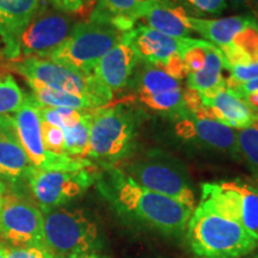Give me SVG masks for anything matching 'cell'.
<instances>
[{
    "instance_id": "obj_27",
    "label": "cell",
    "mask_w": 258,
    "mask_h": 258,
    "mask_svg": "<svg viewBox=\"0 0 258 258\" xmlns=\"http://www.w3.org/2000/svg\"><path fill=\"white\" fill-rule=\"evenodd\" d=\"M27 95L8 70L0 69V116L16 114L24 104Z\"/></svg>"
},
{
    "instance_id": "obj_28",
    "label": "cell",
    "mask_w": 258,
    "mask_h": 258,
    "mask_svg": "<svg viewBox=\"0 0 258 258\" xmlns=\"http://www.w3.org/2000/svg\"><path fill=\"white\" fill-rule=\"evenodd\" d=\"M237 144L239 159L249 167L258 182V122L250 127L237 131Z\"/></svg>"
},
{
    "instance_id": "obj_8",
    "label": "cell",
    "mask_w": 258,
    "mask_h": 258,
    "mask_svg": "<svg viewBox=\"0 0 258 258\" xmlns=\"http://www.w3.org/2000/svg\"><path fill=\"white\" fill-rule=\"evenodd\" d=\"M96 167L78 170H43L32 167L27 180L34 202L42 212L62 207L95 184Z\"/></svg>"
},
{
    "instance_id": "obj_43",
    "label": "cell",
    "mask_w": 258,
    "mask_h": 258,
    "mask_svg": "<svg viewBox=\"0 0 258 258\" xmlns=\"http://www.w3.org/2000/svg\"><path fill=\"white\" fill-rule=\"evenodd\" d=\"M9 64V61L5 59L4 55L0 53V69H6V66Z\"/></svg>"
},
{
    "instance_id": "obj_5",
    "label": "cell",
    "mask_w": 258,
    "mask_h": 258,
    "mask_svg": "<svg viewBox=\"0 0 258 258\" xmlns=\"http://www.w3.org/2000/svg\"><path fill=\"white\" fill-rule=\"evenodd\" d=\"M123 32L108 22L89 18L74 24L70 36L47 60L93 74L98 61L121 41Z\"/></svg>"
},
{
    "instance_id": "obj_7",
    "label": "cell",
    "mask_w": 258,
    "mask_h": 258,
    "mask_svg": "<svg viewBox=\"0 0 258 258\" xmlns=\"http://www.w3.org/2000/svg\"><path fill=\"white\" fill-rule=\"evenodd\" d=\"M16 72L25 80L37 82L57 91L91 96L106 105L111 102L112 92L105 88L95 74H85L47 59L27 57L10 62L6 69Z\"/></svg>"
},
{
    "instance_id": "obj_48",
    "label": "cell",
    "mask_w": 258,
    "mask_h": 258,
    "mask_svg": "<svg viewBox=\"0 0 258 258\" xmlns=\"http://www.w3.org/2000/svg\"><path fill=\"white\" fill-rule=\"evenodd\" d=\"M91 2H92V0H91ZM96 2H97V0H96Z\"/></svg>"
},
{
    "instance_id": "obj_46",
    "label": "cell",
    "mask_w": 258,
    "mask_h": 258,
    "mask_svg": "<svg viewBox=\"0 0 258 258\" xmlns=\"http://www.w3.org/2000/svg\"><path fill=\"white\" fill-rule=\"evenodd\" d=\"M245 258H258V254H254V256H250V257H245Z\"/></svg>"
},
{
    "instance_id": "obj_10",
    "label": "cell",
    "mask_w": 258,
    "mask_h": 258,
    "mask_svg": "<svg viewBox=\"0 0 258 258\" xmlns=\"http://www.w3.org/2000/svg\"><path fill=\"white\" fill-rule=\"evenodd\" d=\"M43 212L31 200L6 191L0 209V240L9 247L46 246Z\"/></svg>"
},
{
    "instance_id": "obj_31",
    "label": "cell",
    "mask_w": 258,
    "mask_h": 258,
    "mask_svg": "<svg viewBox=\"0 0 258 258\" xmlns=\"http://www.w3.org/2000/svg\"><path fill=\"white\" fill-rule=\"evenodd\" d=\"M41 133L47 151L51 153L64 154V135L62 129L41 121Z\"/></svg>"
},
{
    "instance_id": "obj_30",
    "label": "cell",
    "mask_w": 258,
    "mask_h": 258,
    "mask_svg": "<svg viewBox=\"0 0 258 258\" xmlns=\"http://www.w3.org/2000/svg\"><path fill=\"white\" fill-rule=\"evenodd\" d=\"M232 43L241 48L251 57L252 61H258V22L240 31L232 41Z\"/></svg>"
},
{
    "instance_id": "obj_6",
    "label": "cell",
    "mask_w": 258,
    "mask_h": 258,
    "mask_svg": "<svg viewBox=\"0 0 258 258\" xmlns=\"http://www.w3.org/2000/svg\"><path fill=\"white\" fill-rule=\"evenodd\" d=\"M44 244L57 256L98 252L102 245L97 221L84 209L54 208L43 213Z\"/></svg>"
},
{
    "instance_id": "obj_25",
    "label": "cell",
    "mask_w": 258,
    "mask_h": 258,
    "mask_svg": "<svg viewBox=\"0 0 258 258\" xmlns=\"http://www.w3.org/2000/svg\"><path fill=\"white\" fill-rule=\"evenodd\" d=\"M92 110L84 111L82 121L77 125L62 129L64 135V154L67 156L88 159Z\"/></svg>"
},
{
    "instance_id": "obj_29",
    "label": "cell",
    "mask_w": 258,
    "mask_h": 258,
    "mask_svg": "<svg viewBox=\"0 0 258 258\" xmlns=\"http://www.w3.org/2000/svg\"><path fill=\"white\" fill-rule=\"evenodd\" d=\"M84 111L71 108H51L40 104L38 112H40L41 121L47 122L53 125H56L61 129L72 128L82 121Z\"/></svg>"
},
{
    "instance_id": "obj_49",
    "label": "cell",
    "mask_w": 258,
    "mask_h": 258,
    "mask_svg": "<svg viewBox=\"0 0 258 258\" xmlns=\"http://www.w3.org/2000/svg\"><path fill=\"white\" fill-rule=\"evenodd\" d=\"M257 183H258V182H257Z\"/></svg>"
},
{
    "instance_id": "obj_34",
    "label": "cell",
    "mask_w": 258,
    "mask_h": 258,
    "mask_svg": "<svg viewBox=\"0 0 258 258\" xmlns=\"http://www.w3.org/2000/svg\"><path fill=\"white\" fill-rule=\"evenodd\" d=\"M230 76L238 83L244 84L258 78V61H250L247 63L235 64V66L228 67Z\"/></svg>"
},
{
    "instance_id": "obj_36",
    "label": "cell",
    "mask_w": 258,
    "mask_h": 258,
    "mask_svg": "<svg viewBox=\"0 0 258 258\" xmlns=\"http://www.w3.org/2000/svg\"><path fill=\"white\" fill-rule=\"evenodd\" d=\"M198 11L207 15H220L227 8V0H186Z\"/></svg>"
},
{
    "instance_id": "obj_17",
    "label": "cell",
    "mask_w": 258,
    "mask_h": 258,
    "mask_svg": "<svg viewBox=\"0 0 258 258\" xmlns=\"http://www.w3.org/2000/svg\"><path fill=\"white\" fill-rule=\"evenodd\" d=\"M34 167L27 152L22 146L16 131L14 117L0 116V179L6 183L25 180Z\"/></svg>"
},
{
    "instance_id": "obj_15",
    "label": "cell",
    "mask_w": 258,
    "mask_h": 258,
    "mask_svg": "<svg viewBox=\"0 0 258 258\" xmlns=\"http://www.w3.org/2000/svg\"><path fill=\"white\" fill-rule=\"evenodd\" d=\"M124 35L140 60L151 63H161L176 54L182 56L198 42L191 37L167 36L144 24L137 25Z\"/></svg>"
},
{
    "instance_id": "obj_19",
    "label": "cell",
    "mask_w": 258,
    "mask_h": 258,
    "mask_svg": "<svg viewBox=\"0 0 258 258\" xmlns=\"http://www.w3.org/2000/svg\"><path fill=\"white\" fill-rule=\"evenodd\" d=\"M185 10L170 0L145 5L139 15V21H144L153 30L172 37H190L192 29Z\"/></svg>"
},
{
    "instance_id": "obj_26",
    "label": "cell",
    "mask_w": 258,
    "mask_h": 258,
    "mask_svg": "<svg viewBox=\"0 0 258 258\" xmlns=\"http://www.w3.org/2000/svg\"><path fill=\"white\" fill-rule=\"evenodd\" d=\"M143 8L144 5L139 4L137 0H97L89 18L110 23L112 18L128 17L138 22Z\"/></svg>"
},
{
    "instance_id": "obj_41",
    "label": "cell",
    "mask_w": 258,
    "mask_h": 258,
    "mask_svg": "<svg viewBox=\"0 0 258 258\" xmlns=\"http://www.w3.org/2000/svg\"><path fill=\"white\" fill-rule=\"evenodd\" d=\"M8 190H9L8 183L0 179V209H2L3 200H4V196H5V194H6V191H8Z\"/></svg>"
},
{
    "instance_id": "obj_40",
    "label": "cell",
    "mask_w": 258,
    "mask_h": 258,
    "mask_svg": "<svg viewBox=\"0 0 258 258\" xmlns=\"http://www.w3.org/2000/svg\"><path fill=\"white\" fill-rule=\"evenodd\" d=\"M234 9H252V0H228Z\"/></svg>"
},
{
    "instance_id": "obj_47",
    "label": "cell",
    "mask_w": 258,
    "mask_h": 258,
    "mask_svg": "<svg viewBox=\"0 0 258 258\" xmlns=\"http://www.w3.org/2000/svg\"><path fill=\"white\" fill-rule=\"evenodd\" d=\"M256 121H257V122H258V115H257V120H256Z\"/></svg>"
},
{
    "instance_id": "obj_20",
    "label": "cell",
    "mask_w": 258,
    "mask_h": 258,
    "mask_svg": "<svg viewBox=\"0 0 258 258\" xmlns=\"http://www.w3.org/2000/svg\"><path fill=\"white\" fill-rule=\"evenodd\" d=\"M188 21L194 32H198L213 44L220 47L231 44L233 38L245 28L252 24L256 18L252 16H232L218 19H206L189 16Z\"/></svg>"
},
{
    "instance_id": "obj_4",
    "label": "cell",
    "mask_w": 258,
    "mask_h": 258,
    "mask_svg": "<svg viewBox=\"0 0 258 258\" xmlns=\"http://www.w3.org/2000/svg\"><path fill=\"white\" fill-rule=\"evenodd\" d=\"M121 170L143 188L195 208V192L186 169L171 154L152 148L129 160Z\"/></svg>"
},
{
    "instance_id": "obj_1",
    "label": "cell",
    "mask_w": 258,
    "mask_h": 258,
    "mask_svg": "<svg viewBox=\"0 0 258 258\" xmlns=\"http://www.w3.org/2000/svg\"><path fill=\"white\" fill-rule=\"evenodd\" d=\"M96 183L103 198L121 218L164 235L184 234L194 209L143 188L117 166L104 167Z\"/></svg>"
},
{
    "instance_id": "obj_3",
    "label": "cell",
    "mask_w": 258,
    "mask_h": 258,
    "mask_svg": "<svg viewBox=\"0 0 258 258\" xmlns=\"http://www.w3.org/2000/svg\"><path fill=\"white\" fill-rule=\"evenodd\" d=\"M139 117L123 104L93 109L88 159L103 167L117 166L137 146Z\"/></svg>"
},
{
    "instance_id": "obj_12",
    "label": "cell",
    "mask_w": 258,
    "mask_h": 258,
    "mask_svg": "<svg viewBox=\"0 0 258 258\" xmlns=\"http://www.w3.org/2000/svg\"><path fill=\"white\" fill-rule=\"evenodd\" d=\"M73 19L46 3L27 25L19 38L21 59H48L59 48L74 27Z\"/></svg>"
},
{
    "instance_id": "obj_38",
    "label": "cell",
    "mask_w": 258,
    "mask_h": 258,
    "mask_svg": "<svg viewBox=\"0 0 258 258\" xmlns=\"http://www.w3.org/2000/svg\"><path fill=\"white\" fill-rule=\"evenodd\" d=\"M240 98L258 115V91L245 93V95L240 97Z\"/></svg>"
},
{
    "instance_id": "obj_33",
    "label": "cell",
    "mask_w": 258,
    "mask_h": 258,
    "mask_svg": "<svg viewBox=\"0 0 258 258\" xmlns=\"http://www.w3.org/2000/svg\"><path fill=\"white\" fill-rule=\"evenodd\" d=\"M6 258H54L46 246L8 247Z\"/></svg>"
},
{
    "instance_id": "obj_45",
    "label": "cell",
    "mask_w": 258,
    "mask_h": 258,
    "mask_svg": "<svg viewBox=\"0 0 258 258\" xmlns=\"http://www.w3.org/2000/svg\"><path fill=\"white\" fill-rule=\"evenodd\" d=\"M252 4H254V6L258 9V0H252Z\"/></svg>"
},
{
    "instance_id": "obj_13",
    "label": "cell",
    "mask_w": 258,
    "mask_h": 258,
    "mask_svg": "<svg viewBox=\"0 0 258 258\" xmlns=\"http://www.w3.org/2000/svg\"><path fill=\"white\" fill-rule=\"evenodd\" d=\"M173 131L183 143L239 159L237 131L220 122L198 120L194 116H185L176 120Z\"/></svg>"
},
{
    "instance_id": "obj_22",
    "label": "cell",
    "mask_w": 258,
    "mask_h": 258,
    "mask_svg": "<svg viewBox=\"0 0 258 258\" xmlns=\"http://www.w3.org/2000/svg\"><path fill=\"white\" fill-rule=\"evenodd\" d=\"M27 83L32 91L31 95L40 104L44 106L71 108L77 109V110H92V109L106 106L104 102L95 98V97L57 91V90L50 89L43 84L32 82V80H27Z\"/></svg>"
},
{
    "instance_id": "obj_44",
    "label": "cell",
    "mask_w": 258,
    "mask_h": 258,
    "mask_svg": "<svg viewBox=\"0 0 258 258\" xmlns=\"http://www.w3.org/2000/svg\"><path fill=\"white\" fill-rule=\"evenodd\" d=\"M6 254H8V247L0 245V258H6Z\"/></svg>"
},
{
    "instance_id": "obj_35",
    "label": "cell",
    "mask_w": 258,
    "mask_h": 258,
    "mask_svg": "<svg viewBox=\"0 0 258 258\" xmlns=\"http://www.w3.org/2000/svg\"><path fill=\"white\" fill-rule=\"evenodd\" d=\"M154 64H157L159 69H161L164 72L169 74L170 77H172V78L178 80V82L183 80L186 76H188V72H186L185 64L183 62L182 56L178 55V54L170 56L169 59L164 61V62L154 63Z\"/></svg>"
},
{
    "instance_id": "obj_42",
    "label": "cell",
    "mask_w": 258,
    "mask_h": 258,
    "mask_svg": "<svg viewBox=\"0 0 258 258\" xmlns=\"http://www.w3.org/2000/svg\"><path fill=\"white\" fill-rule=\"evenodd\" d=\"M140 5H148V4H153V3H158V2H164V0H137Z\"/></svg>"
},
{
    "instance_id": "obj_24",
    "label": "cell",
    "mask_w": 258,
    "mask_h": 258,
    "mask_svg": "<svg viewBox=\"0 0 258 258\" xmlns=\"http://www.w3.org/2000/svg\"><path fill=\"white\" fill-rule=\"evenodd\" d=\"M138 101L153 112L160 114L172 120L191 116L185 109L183 101V89L157 93V95H140Z\"/></svg>"
},
{
    "instance_id": "obj_37",
    "label": "cell",
    "mask_w": 258,
    "mask_h": 258,
    "mask_svg": "<svg viewBox=\"0 0 258 258\" xmlns=\"http://www.w3.org/2000/svg\"><path fill=\"white\" fill-rule=\"evenodd\" d=\"M53 8L66 15H83L86 11V0H49Z\"/></svg>"
},
{
    "instance_id": "obj_18",
    "label": "cell",
    "mask_w": 258,
    "mask_h": 258,
    "mask_svg": "<svg viewBox=\"0 0 258 258\" xmlns=\"http://www.w3.org/2000/svg\"><path fill=\"white\" fill-rule=\"evenodd\" d=\"M202 103L211 109L215 121L230 128L244 129L252 125L257 120V114L226 86L209 93H200Z\"/></svg>"
},
{
    "instance_id": "obj_39",
    "label": "cell",
    "mask_w": 258,
    "mask_h": 258,
    "mask_svg": "<svg viewBox=\"0 0 258 258\" xmlns=\"http://www.w3.org/2000/svg\"><path fill=\"white\" fill-rule=\"evenodd\" d=\"M54 258H106L99 252H86L77 254H67V256H57Z\"/></svg>"
},
{
    "instance_id": "obj_16",
    "label": "cell",
    "mask_w": 258,
    "mask_h": 258,
    "mask_svg": "<svg viewBox=\"0 0 258 258\" xmlns=\"http://www.w3.org/2000/svg\"><path fill=\"white\" fill-rule=\"evenodd\" d=\"M124 34L121 41L98 61L93 70V74L99 83L111 92L128 86L135 67L140 61V57Z\"/></svg>"
},
{
    "instance_id": "obj_23",
    "label": "cell",
    "mask_w": 258,
    "mask_h": 258,
    "mask_svg": "<svg viewBox=\"0 0 258 258\" xmlns=\"http://www.w3.org/2000/svg\"><path fill=\"white\" fill-rule=\"evenodd\" d=\"M224 59L218 46L211 43L207 48L206 60L202 69L196 73L186 76V85L189 89L200 93H209L225 86V78L222 76Z\"/></svg>"
},
{
    "instance_id": "obj_14",
    "label": "cell",
    "mask_w": 258,
    "mask_h": 258,
    "mask_svg": "<svg viewBox=\"0 0 258 258\" xmlns=\"http://www.w3.org/2000/svg\"><path fill=\"white\" fill-rule=\"evenodd\" d=\"M44 0H0V53L10 62L21 60L19 38Z\"/></svg>"
},
{
    "instance_id": "obj_21",
    "label": "cell",
    "mask_w": 258,
    "mask_h": 258,
    "mask_svg": "<svg viewBox=\"0 0 258 258\" xmlns=\"http://www.w3.org/2000/svg\"><path fill=\"white\" fill-rule=\"evenodd\" d=\"M128 85L133 88L138 96L157 95V93L182 89L180 82L178 80L170 77L157 64L143 60L139 61L138 66L135 67V71L131 80H129Z\"/></svg>"
},
{
    "instance_id": "obj_9",
    "label": "cell",
    "mask_w": 258,
    "mask_h": 258,
    "mask_svg": "<svg viewBox=\"0 0 258 258\" xmlns=\"http://www.w3.org/2000/svg\"><path fill=\"white\" fill-rule=\"evenodd\" d=\"M38 103L32 95H27L24 104L12 116L22 146L32 165L43 170H78L93 167L86 158H76L67 154L51 153L46 150L42 140L41 117Z\"/></svg>"
},
{
    "instance_id": "obj_32",
    "label": "cell",
    "mask_w": 258,
    "mask_h": 258,
    "mask_svg": "<svg viewBox=\"0 0 258 258\" xmlns=\"http://www.w3.org/2000/svg\"><path fill=\"white\" fill-rule=\"evenodd\" d=\"M212 42L205 40H198L192 47H190L188 50L182 55L183 62L185 64V69L188 74L196 73L202 69L203 63L206 60V53L207 48Z\"/></svg>"
},
{
    "instance_id": "obj_11",
    "label": "cell",
    "mask_w": 258,
    "mask_h": 258,
    "mask_svg": "<svg viewBox=\"0 0 258 258\" xmlns=\"http://www.w3.org/2000/svg\"><path fill=\"white\" fill-rule=\"evenodd\" d=\"M201 201L258 239V189L243 180L201 184Z\"/></svg>"
},
{
    "instance_id": "obj_2",
    "label": "cell",
    "mask_w": 258,
    "mask_h": 258,
    "mask_svg": "<svg viewBox=\"0 0 258 258\" xmlns=\"http://www.w3.org/2000/svg\"><path fill=\"white\" fill-rule=\"evenodd\" d=\"M184 238L195 258H243L258 249L254 235L201 200L186 224Z\"/></svg>"
}]
</instances>
